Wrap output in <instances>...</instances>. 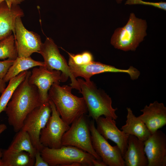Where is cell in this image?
I'll list each match as a JSON object with an SVG mask.
<instances>
[{
	"label": "cell",
	"instance_id": "ac0fdd59",
	"mask_svg": "<svg viewBox=\"0 0 166 166\" xmlns=\"http://www.w3.org/2000/svg\"><path fill=\"white\" fill-rule=\"evenodd\" d=\"M144 147V141L129 135L127 148L123 157L125 166H148Z\"/></svg>",
	"mask_w": 166,
	"mask_h": 166
},
{
	"label": "cell",
	"instance_id": "30bf717a",
	"mask_svg": "<svg viewBox=\"0 0 166 166\" xmlns=\"http://www.w3.org/2000/svg\"><path fill=\"white\" fill-rule=\"evenodd\" d=\"M89 128L93 147L102 160L109 166H125L120 149L116 145L111 146L97 131L94 121L89 122Z\"/></svg>",
	"mask_w": 166,
	"mask_h": 166
},
{
	"label": "cell",
	"instance_id": "4dcf8cb0",
	"mask_svg": "<svg viewBox=\"0 0 166 166\" xmlns=\"http://www.w3.org/2000/svg\"><path fill=\"white\" fill-rule=\"evenodd\" d=\"M6 83L3 79L0 78V94L2 93L6 88Z\"/></svg>",
	"mask_w": 166,
	"mask_h": 166
},
{
	"label": "cell",
	"instance_id": "836d02e7",
	"mask_svg": "<svg viewBox=\"0 0 166 166\" xmlns=\"http://www.w3.org/2000/svg\"><path fill=\"white\" fill-rule=\"evenodd\" d=\"M2 150L0 149V166H3V164L2 160Z\"/></svg>",
	"mask_w": 166,
	"mask_h": 166
},
{
	"label": "cell",
	"instance_id": "3957f363",
	"mask_svg": "<svg viewBox=\"0 0 166 166\" xmlns=\"http://www.w3.org/2000/svg\"><path fill=\"white\" fill-rule=\"evenodd\" d=\"M80 91L86 105L89 116L96 121L104 115L116 120L117 108L112 106L111 98L103 90L98 89L93 81L77 78Z\"/></svg>",
	"mask_w": 166,
	"mask_h": 166
},
{
	"label": "cell",
	"instance_id": "f546056e",
	"mask_svg": "<svg viewBox=\"0 0 166 166\" xmlns=\"http://www.w3.org/2000/svg\"><path fill=\"white\" fill-rule=\"evenodd\" d=\"M93 165L94 166H107L102 160L94 159L93 161Z\"/></svg>",
	"mask_w": 166,
	"mask_h": 166
},
{
	"label": "cell",
	"instance_id": "484cf974",
	"mask_svg": "<svg viewBox=\"0 0 166 166\" xmlns=\"http://www.w3.org/2000/svg\"><path fill=\"white\" fill-rule=\"evenodd\" d=\"M15 60L7 59L0 61V78L3 79Z\"/></svg>",
	"mask_w": 166,
	"mask_h": 166
},
{
	"label": "cell",
	"instance_id": "7a4b0ae2",
	"mask_svg": "<svg viewBox=\"0 0 166 166\" xmlns=\"http://www.w3.org/2000/svg\"><path fill=\"white\" fill-rule=\"evenodd\" d=\"M59 84L54 83L51 86L48 92L49 100L53 102L63 121L70 125L88 112L87 107L83 97L72 93L71 86H61Z\"/></svg>",
	"mask_w": 166,
	"mask_h": 166
},
{
	"label": "cell",
	"instance_id": "1f68e13d",
	"mask_svg": "<svg viewBox=\"0 0 166 166\" xmlns=\"http://www.w3.org/2000/svg\"><path fill=\"white\" fill-rule=\"evenodd\" d=\"M7 128L6 126L4 124H0V134Z\"/></svg>",
	"mask_w": 166,
	"mask_h": 166
},
{
	"label": "cell",
	"instance_id": "44dd1931",
	"mask_svg": "<svg viewBox=\"0 0 166 166\" xmlns=\"http://www.w3.org/2000/svg\"><path fill=\"white\" fill-rule=\"evenodd\" d=\"M3 166H33L35 158L25 151L14 152L2 150Z\"/></svg>",
	"mask_w": 166,
	"mask_h": 166
},
{
	"label": "cell",
	"instance_id": "d4e9b609",
	"mask_svg": "<svg viewBox=\"0 0 166 166\" xmlns=\"http://www.w3.org/2000/svg\"><path fill=\"white\" fill-rule=\"evenodd\" d=\"M125 5H143L152 6L164 10H166V2H153L142 0H126Z\"/></svg>",
	"mask_w": 166,
	"mask_h": 166
},
{
	"label": "cell",
	"instance_id": "d6986e66",
	"mask_svg": "<svg viewBox=\"0 0 166 166\" xmlns=\"http://www.w3.org/2000/svg\"><path fill=\"white\" fill-rule=\"evenodd\" d=\"M127 114L126 124L121 129L124 132L137 137L139 140L144 141L151 134L145 124L138 117L133 113L130 108H127Z\"/></svg>",
	"mask_w": 166,
	"mask_h": 166
},
{
	"label": "cell",
	"instance_id": "ffe728a7",
	"mask_svg": "<svg viewBox=\"0 0 166 166\" xmlns=\"http://www.w3.org/2000/svg\"><path fill=\"white\" fill-rule=\"evenodd\" d=\"M37 66L45 67V65L44 62L35 60L30 56L18 57L3 79L6 82H8L21 73Z\"/></svg>",
	"mask_w": 166,
	"mask_h": 166
},
{
	"label": "cell",
	"instance_id": "603a6c76",
	"mask_svg": "<svg viewBox=\"0 0 166 166\" xmlns=\"http://www.w3.org/2000/svg\"><path fill=\"white\" fill-rule=\"evenodd\" d=\"M28 70L24 71L11 79L0 97V114L5 110L13 93L19 85L26 78Z\"/></svg>",
	"mask_w": 166,
	"mask_h": 166
},
{
	"label": "cell",
	"instance_id": "9c48e42d",
	"mask_svg": "<svg viewBox=\"0 0 166 166\" xmlns=\"http://www.w3.org/2000/svg\"><path fill=\"white\" fill-rule=\"evenodd\" d=\"M51 113L45 127L42 130L40 142L45 147L57 148L62 146L61 139L70 126L61 118L53 102L49 101Z\"/></svg>",
	"mask_w": 166,
	"mask_h": 166
},
{
	"label": "cell",
	"instance_id": "d6a6232c",
	"mask_svg": "<svg viewBox=\"0 0 166 166\" xmlns=\"http://www.w3.org/2000/svg\"><path fill=\"white\" fill-rule=\"evenodd\" d=\"M82 166V164L78 162H74L70 164L69 166Z\"/></svg>",
	"mask_w": 166,
	"mask_h": 166
},
{
	"label": "cell",
	"instance_id": "6da1fadb",
	"mask_svg": "<svg viewBox=\"0 0 166 166\" xmlns=\"http://www.w3.org/2000/svg\"><path fill=\"white\" fill-rule=\"evenodd\" d=\"M31 73L28 71L25 79L15 90L4 111L8 124L16 132L21 129L27 115L42 104L37 87L28 82Z\"/></svg>",
	"mask_w": 166,
	"mask_h": 166
},
{
	"label": "cell",
	"instance_id": "83f0119b",
	"mask_svg": "<svg viewBox=\"0 0 166 166\" xmlns=\"http://www.w3.org/2000/svg\"><path fill=\"white\" fill-rule=\"evenodd\" d=\"M83 65L89 63L93 61L92 54L88 51H85L81 53Z\"/></svg>",
	"mask_w": 166,
	"mask_h": 166
},
{
	"label": "cell",
	"instance_id": "cb8c5ba5",
	"mask_svg": "<svg viewBox=\"0 0 166 166\" xmlns=\"http://www.w3.org/2000/svg\"><path fill=\"white\" fill-rule=\"evenodd\" d=\"M18 57L14 34H11L0 41V59L15 60Z\"/></svg>",
	"mask_w": 166,
	"mask_h": 166
},
{
	"label": "cell",
	"instance_id": "7c38bea8",
	"mask_svg": "<svg viewBox=\"0 0 166 166\" xmlns=\"http://www.w3.org/2000/svg\"><path fill=\"white\" fill-rule=\"evenodd\" d=\"M68 65L71 73L76 78L80 77L87 81L90 80L93 76L105 72L126 73L132 80L136 78L139 73L138 70L132 66H130L128 69H121L94 61L88 64L78 65L69 59Z\"/></svg>",
	"mask_w": 166,
	"mask_h": 166
},
{
	"label": "cell",
	"instance_id": "5b68a950",
	"mask_svg": "<svg viewBox=\"0 0 166 166\" xmlns=\"http://www.w3.org/2000/svg\"><path fill=\"white\" fill-rule=\"evenodd\" d=\"M40 153L50 166H69L76 162L81 163L82 166H92L93 161L96 159L89 153L71 145H62L57 148L44 147Z\"/></svg>",
	"mask_w": 166,
	"mask_h": 166
},
{
	"label": "cell",
	"instance_id": "d590c367",
	"mask_svg": "<svg viewBox=\"0 0 166 166\" xmlns=\"http://www.w3.org/2000/svg\"><path fill=\"white\" fill-rule=\"evenodd\" d=\"M2 1H2V0H0V3Z\"/></svg>",
	"mask_w": 166,
	"mask_h": 166
},
{
	"label": "cell",
	"instance_id": "7402d4cb",
	"mask_svg": "<svg viewBox=\"0 0 166 166\" xmlns=\"http://www.w3.org/2000/svg\"><path fill=\"white\" fill-rule=\"evenodd\" d=\"M16 133L14 140L7 149L14 152H26L34 158L37 150L34 146L28 134L22 130Z\"/></svg>",
	"mask_w": 166,
	"mask_h": 166
},
{
	"label": "cell",
	"instance_id": "2e32d148",
	"mask_svg": "<svg viewBox=\"0 0 166 166\" xmlns=\"http://www.w3.org/2000/svg\"><path fill=\"white\" fill-rule=\"evenodd\" d=\"M143 114L138 117L152 134L166 124V107L157 101L145 105L140 110Z\"/></svg>",
	"mask_w": 166,
	"mask_h": 166
},
{
	"label": "cell",
	"instance_id": "e0dca14e",
	"mask_svg": "<svg viewBox=\"0 0 166 166\" xmlns=\"http://www.w3.org/2000/svg\"><path fill=\"white\" fill-rule=\"evenodd\" d=\"M24 15L19 5H13L10 8L5 1L0 3V41L14 33L16 19Z\"/></svg>",
	"mask_w": 166,
	"mask_h": 166
},
{
	"label": "cell",
	"instance_id": "e575fe53",
	"mask_svg": "<svg viewBox=\"0 0 166 166\" xmlns=\"http://www.w3.org/2000/svg\"><path fill=\"white\" fill-rule=\"evenodd\" d=\"M118 4L121 3L124 0H115Z\"/></svg>",
	"mask_w": 166,
	"mask_h": 166
},
{
	"label": "cell",
	"instance_id": "9a60e30c",
	"mask_svg": "<svg viewBox=\"0 0 166 166\" xmlns=\"http://www.w3.org/2000/svg\"><path fill=\"white\" fill-rule=\"evenodd\" d=\"M96 122L98 132L106 140L109 139L116 144L123 157L129 135L119 130L115 120L111 118L101 116Z\"/></svg>",
	"mask_w": 166,
	"mask_h": 166
},
{
	"label": "cell",
	"instance_id": "4316f807",
	"mask_svg": "<svg viewBox=\"0 0 166 166\" xmlns=\"http://www.w3.org/2000/svg\"><path fill=\"white\" fill-rule=\"evenodd\" d=\"M34 166H49L42 157L40 152L37 150L34 155Z\"/></svg>",
	"mask_w": 166,
	"mask_h": 166
},
{
	"label": "cell",
	"instance_id": "8992f818",
	"mask_svg": "<svg viewBox=\"0 0 166 166\" xmlns=\"http://www.w3.org/2000/svg\"><path fill=\"white\" fill-rule=\"evenodd\" d=\"M89 122L85 114L76 119L63 136L61 144L76 147L92 155L96 159L102 160L93 146Z\"/></svg>",
	"mask_w": 166,
	"mask_h": 166
},
{
	"label": "cell",
	"instance_id": "8fae6325",
	"mask_svg": "<svg viewBox=\"0 0 166 166\" xmlns=\"http://www.w3.org/2000/svg\"><path fill=\"white\" fill-rule=\"evenodd\" d=\"M14 34L18 57H28L33 53H38L42 43L40 36L27 30L23 24L21 17L16 19Z\"/></svg>",
	"mask_w": 166,
	"mask_h": 166
},
{
	"label": "cell",
	"instance_id": "ba28073f",
	"mask_svg": "<svg viewBox=\"0 0 166 166\" xmlns=\"http://www.w3.org/2000/svg\"><path fill=\"white\" fill-rule=\"evenodd\" d=\"M51 112L49 101L42 103L27 115L21 129L27 132L34 148L40 152L44 147L40 142L41 132L45 126Z\"/></svg>",
	"mask_w": 166,
	"mask_h": 166
},
{
	"label": "cell",
	"instance_id": "52a82bcc",
	"mask_svg": "<svg viewBox=\"0 0 166 166\" xmlns=\"http://www.w3.org/2000/svg\"><path fill=\"white\" fill-rule=\"evenodd\" d=\"M38 53L43 57L45 68L49 70H56L61 72V82H65L69 78L70 86L73 89L80 91L77 79L72 74L66 60L60 53L57 45L51 38H46Z\"/></svg>",
	"mask_w": 166,
	"mask_h": 166
},
{
	"label": "cell",
	"instance_id": "f1b7e54d",
	"mask_svg": "<svg viewBox=\"0 0 166 166\" xmlns=\"http://www.w3.org/2000/svg\"><path fill=\"white\" fill-rule=\"evenodd\" d=\"M25 0H2V1H5L10 8L13 5H19Z\"/></svg>",
	"mask_w": 166,
	"mask_h": 166
},
{
	"label": "cell",
	"instance_id": "4fadbf2b",
	"mask_svg": "<svg viewBox=\"0 0 166 166\" xmlns=\"http://www.w3.org/2000/svg\"><path fill=\"white\" fill-rule=\"evenodd\" d=\"M61 75V71L49 70L44 66H39L32 69L28 82L37 87L42 103L49 101V91L53 83H60Z\"/></svg>",
	"mask_w": 166,
	"mask_h": 166
},
{
	"label": "cell",
	"instance_id": "277c9868",
	"mask_svg": "<svg viewBox=\"0 0 166 166\" xmlns=\"http://www.w3.org/2000/svg\"><path fill=\"white\" fill-rule=\"evenodd\" d=\"M147 27L145 20L137 18L133 13H131L126 24L115 30L110 43L117 49L134 51L147 35Z\"/></svg>",
	"mask_w": 166,
	"mask_h": 166
},
{
	"label": "cell",
	"instance_id": "5bb4252c",
	"mask_svg": "<svg viewBox=\"0 0 166 166\" xmlns=\"http://www.w3.org/2000/svg\"><path fill=\"white\" fill-rule=\"evenodd\" d=\"M144 150L148 166H166V136L157 130L144 141Z\"/></svg>",
	"mask_w": 166,
	"mask_h": 166
}]
</instances>
